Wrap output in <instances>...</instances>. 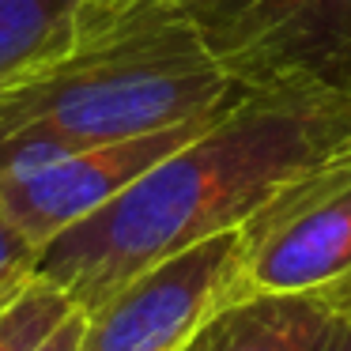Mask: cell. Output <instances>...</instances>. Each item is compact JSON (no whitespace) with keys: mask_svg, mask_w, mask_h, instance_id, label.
Listing matches in <instances>:
<instances>
[{"mask_svg":"<svg viewBox=\"0 0 351 351\" xmlns=\"http://www.w3.org/2000/svg\"><path fill=\"white\" fill-rule=\"evenodd\" d=\"M253 87L167 0H87L64 53L0 84V140L42 136L80 152L227 110Z\"/></svg>","mask_w":351,"mask_h":351,"instance_id":"obj_2","label":"cell"},{"mask_svg":"<svg viewBox=\"0 0 351 351\" xmlns=\"http://www.w3.org/2000/svg\"><path fill=\"white\" fill-rule=\"evenodd\" d=\"M325 351H351V306L332 321V332L325 340Z\"/></svg>","mask_w":351,"mask_h":351,"instance_id":"obj_12","label":"cell"},{"mask_svg":"<svg viewBox=\"0 0 351 351\" xmlns=\"http://www.w3.org/2000/svg\"><path fill=\"white\" fill-rule=\"evenodd\" d=\"M351 306V283L302 295H253L219 306L182 351H325L332 321Z\"/></svg>","mask_w":351,"mask_h":351,"instance_id":"obj_7","label":"cell"},{"mask_svg":"<svg viewBox=\"0 0 351 351\" xmlns=\"http://www.w3.org/2000/svg\"><path fill=\"white\" fill-rule=\"evenodd\" d=\"M87 0H0V84L64 53Z\"/></svg>","mask_w":351,"mask_h":351,"instance_id":"obj_8","label":"cell"},{"mask_svg":"<svg viewBox=\"0 0 351 351\" xmlns=\"http://www.w3.org/2000/svg\"><path fill=\"white\" fill-rule=\"evenodd\" d=\"M343 283H351V147L287 185L242 227L234 298L302 295Z\"/></svg>","mask_w":351,"mask_h":351,"instance_id":"obj_3","label":"cell"},{"mask_svg":"<svg viewBox=\"0 0 351 351\" xmlns=\"http://www.w3.org/2000/svg\"><path fill=\"white\" fill-rule=\"evenodd\" d=\"M31 265H34V245L19 234L16 223L4 212V204H0V291H12L31 280Z\"/></svg>","mask_w":351,"mask_h":351,"instance_id":"obj_10","label":"cell"},{"mask_svg":"<svg viewBox=\"0 0 351 351\" xmlns=\"http://www.w3.org/2000/svg\"><path fill=\"white\" fill-rule=\"evenodd\" d=\"M245 84L306 72L351 87V0H167Z\"/></svg>","mask_w":351,"mask_h":351,"instance_id":"obj_4","label":"cell"},{"mask_svg":"<svg viewBox=\"0 0 351 351\" xmlns=\"http://www.w3.org/2000/svg\"><path fill=\"white\" fill-rule=\"evenodd\" d=\"M238 272L242 227L189 245L87 313L80 351H182V343L234 298Z\"/></svg>","mask_w":351,"mask_h":351,"instance_id":"obj_5","label":"cell"},{"mask_svg":"<svg viewBox=\"0 0 351 351\" xmlns=\"http://www.w3.org/2000/svg\"><path fill=\"white\" fill-rule=\"evenodd\" d=\"M72 310L80 306L61 287L31 276L12 302L0 306V351H34Z\"/></svg>","mask_w":351,"mask_h":351,"instance_id":"obj_9","label":"cell"},{"mask_svg":"<svg viewBox=\"0 0 351 351\" xmlns=\"http://www.w3.org/2000/svg\"><path fill=\"white\" fill-rule=\"evenodd\" d=\"M351 147V87L291 72L34 253L31 272L84 313L167 257L238 230L287 185Z\"/></svg>","mask_w":351,"mask_h":351,"instance_id":"obj_1","label":"cell"},{"mask_svg":"<svg viewBox=\"0 0 351 351\" xmlns=\"http://www.w3.org/2000/svg\"><path fill=\"white\" fill-rule=\"evenodd\" d=\"M91 4H99V8H117V4H129V0H91Z\"/></svg>","mask_w":351,"mask_h":351,"instance_id":"obj_13","label":"cell"},{"mask_svg":"<svg viewBox=\"0 0 351 351\" xmlns=\"http://www.w3.org/2000/svg\"><path fill=\"white\" fill-rule=\"evenodd\" d=\"M227 110L189 117V121L170 125V129H159V132H147V136L114 140V144H95V147L69 152L27 178L0 182V204H4L8 219L16 223V230L38 253L49 238H57L61 230L76 227L80 219H87L102 204H110L117 193L129 189L159 159L174 155L178 147L197 140L204 129H212Z\"/></svg>","mask_w":351,"mask_h":351,"instance_id":"obj_6","label":"cell"},{"mask_svg":"<svg viewBox=\"0 0 351 351\" xmlns=\"http://www.w3.org/2000/svg\"><path fill=\"white\" fill-rule=\"evenodd\" d=\"M84 328H87V313L72 310L34 351H80V343H84Z\"/></svg>","mask_w":351,"mask_h":351,"instance_id":"obj_11","label":"cell"}]
</instances>
